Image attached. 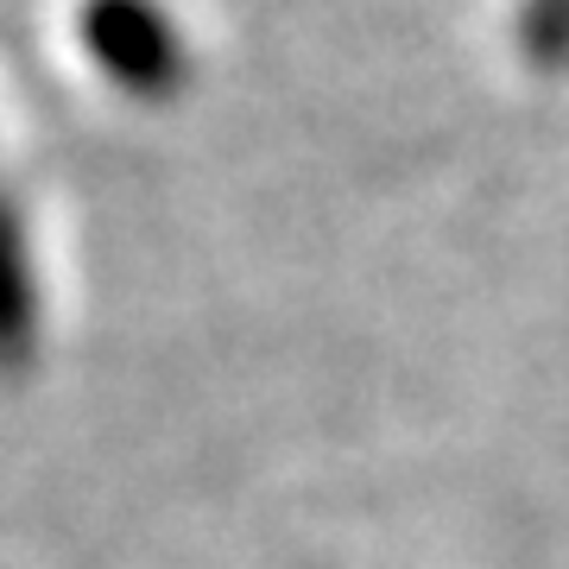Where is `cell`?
<instances>
[{
    "instance_id": "3957f363",
    "label": "cell",
    "mask_w": 569,
    "mask_h": 569,
    "mask_svg": "<svg viewBox=\"0 0 569 569\" xmlns=\"http://www.w3.org/2000/svg\"><path fill=\"white\" fill-rule=\"evenodd\" d=\"M519 51L531 70H569V0H526L519 7Z\"/></svg>"
},
{
    "instance_id": "7a4b0ae2",
    "label": "cell",
    "mask_w": 569,
    "mask_h": 569,
    "mask_svg": "<svg viewBox=\"0 0 569 569\" xmlns=\"http://www.w3.org/2000/svg\"><path fill=\"white\" fill-rule=\"evenodd\" d=\"M39 266L20 203L0 190V373H20L39 355Z\"/></svg>"
},
{
    "instance_id": "6da1fadb",
    "label": "cell",
    "mask_w": 569,
    "mask_h": 569,
    "mask_svg": "<svg viewBox=\"0 0 569 569\" xmlns=\"http://www.w3.org/2000/svg\"><path fill=\"white\" fill-rule=\"evenodd\" d=\"M77 39L89 63L121 96H140V102H159L190 77V51H183L178 26L164 20L159 0H82Z\"/></svg>"
}]
</instances>
